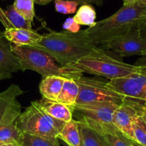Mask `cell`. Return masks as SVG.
Listing matches in <instances>:
<instances>
[{"label":"cell","mask_w":146,"mask_h":146,"mask_svg":"<svg viewBox=\"0 0 146 146\" xmlns=\"http://www.w3.org/2000/svg\"><path fill=\"white\" fill-rule=\"evenodd\" d=\"M12 50L19 59L25 71L33 70L44 78L58 76L73 80H77L82 76L83 72L73 65H58L51 55L35 47L12 44Z\"/></svg>","instance_id":"3"},{"label":"cell","mask_w":146,"mask_h":146,"mask_svg":"<svg viewBox=\"0 0 146 146\" xmlns=\"http://www.w3.org/2000/svg\"><path fill=\"white\" fill-rule=\"evenodd\" d=\"M105 47L116 52L121 57L142 56L146 52V40L142 36L138 27L107 42Z\"/></svg>","instance_id":"9"},{"label":"cell","mask_w":146,"mask_h":146,"mask_svg":"<svg viewBox=\"0 0 146 146\" xmlns=\"http://www.w3.org/2000/svg\"><path fill=\"white\" fill-rule=\"evenodd\" d=\"M79 86V93L75 105L113 102L120 105L125 97L109 88L108 82L95 78L82 76L75 80Z\"/></svg>","instance_id":"7"},{"label":"cell","mask_w":146,"mask_h":146,"mask_svg":"<svg viewBox=\"0 0 146 146\" xmlns=\"http://www.w3.org/2000/svg\"><path fill=\"white\" fill-rule=\"evenodd\" d=\"M141 109H142V111H143V114H144L145 116L146 117V103H145L144 105H142Z\"/></svg>","instance_id":"33"},{"label":"cell","mask_w":146,"mask_h":146,"mask_svg":"<svg viewBox=\"0 0 146 146\" xmlns=\"http://www.w3.org/2000/svg\"><path fill=\"white\" fill-rule=\"evenodd\" d=\"M78 93L79 86L76 81L65 79L57 102L68 106H73L76 102Z\"/></svg>","instance_id":"19"},{"label":"cell","mask_w":146,"mask_h":146,"mask_svg":"<svg viewBox=\"0 0 146 146\" xmlns=\"http://www.w3.org/2000/svg\"><path fill=\"white\" fill-rule=\"evenodd\" d=\"M57 138L61 139L67 143L68 146H81L79 122L72 119L70 121L65 123L59 133Z\"/></svg>","instance_id":"17"},{"label":"cell","mask_w":146,"mask_h":146,"mask_svg":"<svg viewBox=\"0 0 146 146\" xmlns=\"http://www.w3.org/2000/svg\"><path fill=\"white\" fill-rule=\"evenodd\" d=\"M63 29L67 32L76 33L78 32L80 29V25L77 23L75 21L74 18H68L65 20L62 25Z\"/></svg>","instance_id":"27"},{"label":"cell","mask_w":146,"mask_h":146,"mask_svg":"<svg viewBox=\"0 0 146 146\" xmlns=\"http://www.w3.org/2000/svg\"><path fill=\"white\" fill-rule=\"evenodd\" d=\"M19 71L25 72L19 59L12 52V44L0 34V80L9 79Z\"/></svg>","instance_id":"12"},{"label":"cell","mask_w":146,"mask_h":146,"mask_svg":"<svg viewBox=\"0 0 146 146\" xmlns=\"http://www.w3.org/2000/svg\"><path fill=\"white\" fill-rule=\"evenodd\" d=\"M24 93L19 85H11L0 92V124L15 123L21 115V104L17 97Z\"/></svg>","instance_id":"10"},{"label":"cell","mask_w":146,"mask_h":146,"mask_svg":"<svg viewBox=\"0 0 146 146\" xmlns=\"http://www.w3.org/2000/svg\"><path fill=\"white\" fill-rule=\"evenodd\" d=\"M96 47L98 46L88 40L84 30H80L76 33L50 31L42 35L35 48L47 52L60 65L65 67L75 64Z\"/></svg>","instance_id":"1"},{"label":"cell","mask_w":146,"mask_h":146,"mask_svg":"<svg viewBox=\"0 0 146 146\" xmlns=\"http://www.w3.org/2000/svg\"><path fill=\"white\" fill-rule=\"evenodd\" d=\"M73 18L80 25H86L91 27L96 23V12L91 5L85 4L79 8L76 15Z\"/></svg>","instance_id":"23"},{"label":"cell","mask_w":146,"mask_h":146,"mask_svg":"<svg viewBox=\"0 0 146 146\" xmlns=\"http://www.w3.org/2000/svg\"><path fill=\"white\" fill-rule=\"evenodd\" d=\"M78 3L70 0H55L54 7L57 12L64 15L75 13L77 11Z\"/></svg>","instance_id":"26"},{"label":"cell","mask_w":146,"mask_h":146,"mask_svg":"<svg viewBox=\"0 0 146 146\" xmlns=\"http://www.w3.org/2000/svg\"><path fill=\"white\" fill-rule=\"evenodd\" d=\"M142 107V105H141ZM134 141L142 146H146V117L142 109L133 123Z\"/></svg>","instance_id":"24"},{"label":"cell","mask_w":146,"mask_h":146,"mask_svg":"<svg viewBox=\"0 0 146 146\" xmlns=\"http://www.w3.org/2000/svg\"><path fill=\"white\" fill-rule=\"evenodd\" d=\"M139 0H123V5L125 6H131V5H136Z\"/></svg>","instance_id":"30"},{"label":"cell","mask_w":146,"mask_h":146,"mask_svg":"<svg viewBox=\"0 0 146 146\" xmlns=\"http://www.w3.org/2000/svg\"><path fill=\"white\" fill-rule=\"evenodd\" d=\"M21 146H60L57 137L22 133Z\"/></svg>","instance_id":"20"},{"label":"cell","mask_w":146,"mask_h":146,"mask_svg":"<svg viewBox=\"0 0 146 146\" xmlns=\"http://www.w3.org/2000/svg\"><path fill=\"white\" fill-rule=\"evenodd\" d=\"M132 146H142V145H140V144L137 143H136V142L133 141V144H132Z\"/></svg>","instance_id":"35"},{"label":"cell","mask_w":146,"mask_h":146,"mask_svg":"<svg viewBox=\"0 0 146 146\" xmlns=\"http://www.w3.org/2000/svg\"><path fill=\"white\" fill-rule=\"evenodd\" d=\"M52 0H35V2L40 5H45L47 4L50 3Z\"/></svg>","instance_id":"31"},{"label":"cell","mask_w":146,"mask_h":146,"mask_svg":"<svg viewBox=\"0 0 146 146\" xmlns=\"http://www.w3.org/2000/svg\"><path fill=\"white\" fill-rule=\"evenodd\" d=\"M119 105L113 102L74 105L72 115L90 127L112 124L113 113Z\"/></svg>","instance_id":"8"},{"label":"cell","mask_w":146,"mask_h":146,"mask_svg":"<svg viewBox=\"0 0 146 146\" xmlns=\"http://www.w3.org/2000/svg\"><path fill=\"white\" fill-rule=\"evenodd\" d=\"M22 133L17 125L0 124V145L5 143H17L20 144Z\"/></svg>","instance_id":"22"},{"label":"cell","mask_w":146,"mask_h":146,"mask_svg":"<svg viewBox=\"0 0 146 146\" xmlns=\"http://www.w3.org/2000/svg\"><path fill=\"white\" fill-rule=\"evenodd\" d=\"M35 0H15L13 7L15 10L30 23L35 18Z\"/></svg>","instance_id":"25"},{"label":"cell","mask_w":146,"mask_h":146,"mask_svg":"<svg viewBox=\"0 0 146 146\" xmlns=\"http://www.w3.org/2000/svg\"><path fill=\"white\" fill-rule=\"evenodd\" d=\"M79 122L81 146H108L103 136L85 123Z\"/></svg>","instance_id":"18"},{"label":"cell","mask_w":146,"mask_h":146,"mask_svg":"<svg viewBox=\"0 0 146 146\" xmlns=\"http://www.w3.org/2000/svg\"><path fill=\"white\" fill-rule=\"evenodd\" d=\"M139 29H140V34H141L143 39H144L145 40H146V22L140 25V26H139Z\"/></svg>","instance_id":"29"},{"label":"cell","mask_w":146,"mask_h":146,"mask_svg":"<svg viewBox=\"0 0 146 146\" xmlns=\"http://www.w3.org/2000/svg\"><path fill=\"white\" fill-rule=\"evenodd\" d=\"M44 111L57 120L67 123L72 120V108L57 101L50 100L42 97L38 101Z\"/></svg>","instance_id":"15"},{"label":"cell","mask_w":146,"mask_h":146,"mask_svg":"<svg viewBox=\"0 0 146 146\" xmlns=\"http://www.w3.org/2000/svg\"><path fill=\"white\" fill-rule=\"evenodd\" d=\"M15 124L22 133L57 137L65 123L50 116L38 101H34L21 113Z\"/></svg>","instance_id":"5"},{"label":"cell","mask_w":146,"mask_h":146,"mask_svg":"<svg viewBox=\"0 0 146 146\" xmlns=\"http://www.w3.org/2000/svg\"><path fill=\"white\" fill-rule=\"evenodd\" d=\"M140 104L125 99L116 108L113 115L112 123L121 133L134 141L133 123L135 118L140 113Z\"/></svg>","instance_id":"11"},{"label":"cell","mask_w":146,"mask_h":146,"mask_svg":"<svg viewBox=\"0 0 146 146\" xmlns=\"http://www.w3.org/2000/svg\"><path fill=\"white\" fill-rule=\"evenodd\" d=\"M73 66L82 72L103 76L110 80L125 78L140 70L138 66L117 60L98 47L82 57Z\"/></svg>","instance_id":"4"},{"label":"cell","mask_w":146,"mask_h":146,"mask_svg":"<svg viewBox=\"0 0 146 146\" xmlns=\"http://www.w3.org/2000/svg\"><path fill=\"white\" fill-rule=\"evenodd\" d=\"M64 80L65 78L58 76L45 77L40 82V93L47 99L57 101L61 92Z\"/></svg>","instance_id":"16"},{"label":"cell","mask_w":146,"mask_h":146,"mask_svg":"<svg viewBox=\"0 0 146 146\" xmlns=\"http://www.w3.org/2000/svg\"><path fill=\"white\" fill-rule=\"evenodd\" d=\"M4 14L7 20L6 28L15 27L32 29V23L27 20L22 15L18 13L15 9L13 5L8 6L6 10H4Z\"/></svg>","instance_id":"21"},{"label":"cell","mask_w":146,"mask_h":146,"mask_svg":"<svg viewBox=\"0 0 146 146\" xmlns=\"http://www.w3.org/2000/svg\"><path fill=\"white\" fill-rule=\"evenodd\" d=\"M90 127L103 136L108 146H132L133 144V140L125 135L113 123Z\"/></svg>","instance_id":"14"},{"label":"cell","mask_w":146,"mask_h":146,"mask_svg":"<svg viewBox=\"0 0 146 146\" xmlns=\"http://www.w3.org/2000/svg\"><path fill=\"white\" fill-rule=\"evenodd\" d=\"M138 3L143 6L146 7V0H139Z\"/></svg>","instance_id":"34"},{"label":"cell","mask_w":146,"mask_h":146,"mask_svg":"<svg viewBox=\"0 0 146 146\" xmlns=\"http://www.w3.org/2000/svg\"><path fill=\"white\" fill-rule=\"evenodd\" d=\"M145 103H146V102H145Z\"/></svg>","instance_id":"36"},{"label":"cell","mask_w":146,"mask_h":146,"mask_svg":"<svg viewBox=\"0 0 146 146\" xmlns=\"http://www.w3.org/2000/svg\"><path fill=\"white\" fill-rule=\"evenodd\" d=\"M70 1H75L77 3H78V5H80V4L85 5V4L93 3L98 5V6H101L103 4V2L105 0H70Z\"/></svg>","instance_id":"28"},{"label":"cell","mask_w":146,"mask_h":146,"mask_svg":"<svg viewBox=\"0 0 146 146\" xmlns=\"http://www.w3.org/2000/svg\"><path fill=\"white\" fill-rule=\"evenodd\" d=\"M2 36L11 44L17 46H29L35 47L41 40L42 35L33 29L8 27L2 33Z\"/></svg>","instance_id":"13"},{"label":"cell","mask_w":146,"mask_h":146,"mask_svg":"<svg viewBox=\"0 0 146 146\" xmlns=\"http://www.w3.org/2000/svg\"><path fill=\"white\" fill-rule=\"evenodd\" d=\"M146 22V7L140 5H123L114 15L96 22L85 29L88 40L92 44L103 43L125 35L135 27Z\"/></svg>","instance_id":"2"},{"label":"cell","mask_w":146,"mask_h":146,"mask_svg":"<svg viewBox=\"0 0 146 146\" xmlns=\"http://www.w3.org/2000/svg\"><path fill=\"white\" fill-rule=\"evenodd\" d=\"M0 146H21L20 144L17 143H5V144L0 145Z\"/></svg>","instance_id":"32"},{"label":"cell","mask_w":146,"mask_h":146,"mask_svg":"<svg viewBox=\"0 0 146 146\" xmlns=\"http://www.w3.org/2000/svg\"><path fill=\"white\" fill-rule=\"evenodd\" d=\"M137 72L108 82L109 88L121 94L126 100L144 105L146 102V52L136 61Z\"/></svg>","instance_id":"6"}]
</instances>
